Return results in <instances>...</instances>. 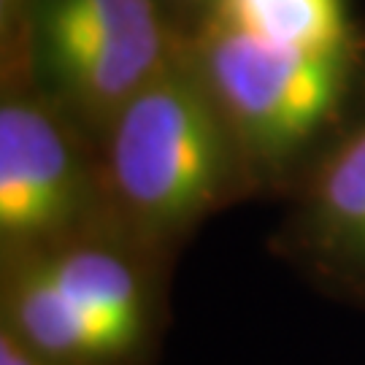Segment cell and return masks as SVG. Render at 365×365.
Listing matches in <instances>:
<instances>
[{
	"label": "cell",
	"instance_id": "obj_1",
	"mask_svg": "<svg viewBox=\"0 0 365 365\" xmlns=\"http://www.w3.org/2000/svg\"><path fill=\"white\" fill-rule=\"evenodd\" d=\"M98 146L106 222L170 262L217 214L260 200L244 149L184 41L111 117Z\"/></svg>",
	"mask_w": 365,
	"mask_h": 365
},
{
	"label": "cell",
	"instance_id": "obj_2",
	"mask_svg": "<svg viewBox=\"0 0 365 365\" xmlns=\"http://www.w3.org/2000/svg\"><path fill=\"white\" fill-rule=\"evenodd\" d=\"M184 46L244 149L260 200L284 203L365 119V41L306 52L203 16L184 30Z\"/></svg>",
	"mask_w": 365,
	"mask_h": 365
},
{
	"label": "cell",
	"instance_id": "obj_3",
	"mask_svg": "<svg viewBox=\"0 0 365 365\" xmlns=\"http://www.w3.org/2000/svg\"><path fill=\"white\" fill-rule=\"evenodd\" d=\"M176 262L101 222L0 265V327L49 365H157Z\"/></svg>",
	"mask_w": 365,
	"mask_h": 365
},
{
	"label": "cell",
	"instance_id": "obj_4",
	"mask_svg": "<svg viewBox=\"0 0 365 365\" xmlns=\"http://www.w3.org/2000/svg\"><path fill=\"white\" fill-rule=\"evenodd\" d=\"M106 222L101 146L33 76L0 78V265Z\"/></svg>",
	"mask_w": 365,
	"mask_h": 365
},
{
	"label": "cell",
	"instance_id": "obj_5",
	"mask_svg": "<svg viewBox=\"0 0 365 365\" xmlns=\"http://www.w3.org/2000/svg\"><path fill=\"white\" fill-rule=\"evenodd\" d=\"M163 0H36L30 76L95 141L146 81L182 49Z\"/></svg>",
	"mask_w": 365,
	"mask_h": 365
},
{
	"label": "cell",
	"instance_id": "obj_6",
	"mask_svg": "<svg viewBox=\"0 0 365 365\" xmlns=\"http://www.w3.org/2000/svg\"><path fill=\"white\" fill-rule=\"evenodd\" d=\"M282 206L268 252L317 295L365 312V119Z\"/></svg>",
	"mask_w": 365,
	"mask_h": 365
},
{
	"label": "cell",
	"instance_id": "obj_7",
	"mask_svg": "<svg viewBox=\"0 0 365 365\" xmlns=\"http://www.w3.org/2000/svg\"><path fill=\"white\" fill-rule=\"evenodd\" d=\"M206 16L306 52H341L363 43L346 0H217Z\"/></svg>",
	"mask_w": 365,
	"mask_h": 365
},
{
	"label": "cell",
	"instance_id": "obj_8",
	"mask_svg": "<svg viewBox=\"0 0 365 365\" xmlns=\"http://www.w3.org/2000/svg\"><path fill=\"white\" fill-rule=\"evenodd\" d=\"M0 365H49L41 360L38 354L27 346L25 341H19L11 330L0 327Z\"/></svg>",
	"mask_w": 365,
	"mask_h": 365
},
{
	"label": "cell",
	"instance_id": "obj_9",
	"mask_svg": "<svg viewBox=\"0 0 365 365\" xmlns=\"http://www.w3.org/2000/svg\"><path fill=\"white\" fill-rule=\"evenodd\" d=\"M163 3H165V9L170 11V16L179 22L182 33L190 30L197 19H203L217 6V0H163Z\"/></svg>",
	"mask_w": 365,
	"mask_h": 365
}]
</instances>
